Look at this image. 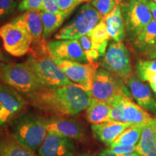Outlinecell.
Masks as SVG:
<instances>
[{
	"label": "cell",
	"instance_id": "6da1fadb",
	"mask_svg": "<svg viewBox=\"0 0 156 156\" xmlns=\"http://www.w3.org/2000/svg\"><path fill=\"white\" fill-rule=\"evenodd\" d=\"M24 96L34 108L58 118L80 114L87 109L91 101L88 93L73 83L56 88H44Z\"/></svg>",
	"mask_w": 156,
	"mask_h": 156
},
{
	"label": "cell",
	"instance_id": "7a4b0ae2",
	"mask_svg": "<svg viewBox=\"0 0 156 156\" xmlns=\"http://www.w3.org/2000/svg\"><path fill=\"white\" fill-rule=\"evenodd\" d=\"M29 53L25 63L34 72L46 88H56L71 83L56 64L46 40L44 39L38 44H34Z\"/></svg>",
	"mask_w": 156,
	"mask_h": 156
},
{
	"label": "cell",
	"instance_id": "3957f363",
	"mask_svg": "<svg viewBox=\"0 0 156 156\" xmlns=\"http://www.w3.org/2000/svg\"><path fill=\"white\" fill-rule=\"evenodd\" d=\"M47 122L48 119L36 113H24L12 120L9 132L20 143L35 152L42 145L48 133Z\"/></svg>",
	"mask_w": 156,
	"mask_h": 156
},
{
	"label": "cell",
	"instance_id": "277c9868",
	"mask_svg": "<svg viewBox=\"0 0 156 156\" xmlns=\"http://www.w3.org/2000/svg\"><path fill=\"white\" fill-rule=\"evenodd\" d=\"M0 80L24 95L46 88L26 63H0Z\"/></svg>",
	"mask_w": 156,
	"mask_h": 156
},
{
	"label": "cell",
	"instance_id": "5b68a950",
	"mask_svg": "<svg viewBox=\"0 0 156 156\" xmlns=\"http://www.w3.org/2000/svg\"><path fill=\"white\" fill-rule=\"evenodd\" d=\"M148 1L149 0H129L119 2L126 36L130 43L153 20Z\"/></svg>",
	"mask_w": 156,
	"mask_h": 156
},
{
	"label": "cell",
	"instance_id": "8992f818",
	"mask_svg": "<svg viewBox=\"0 0 156 156\" xmlns=\"http://www.w3.org/2000/svg\"><path fill=\"white\" fill-rule=\"evenodd\" d=\"M102 20V17L90 4L82 6L73 20L55 35L58 40H77L88 34Z\"/></svg>",
	"mask_w": 156,
	"mask_h": 156
},
{
	"label": "cell",
	"instance_id": "52a82bcc",
	"mask_svg": "<svg viewBox=\"0 0 156 156\" xmlns=\"http://www.w3.org/2000/svg\"><path fill=\"white\" fill-rule=\"evenodd\" d=\"M90 95L91 98L103 101L108 105L117 95H125L132 98L125 82L103 68H98L95 74Z\"/></svg>",
	"mask_w": 156,
	"mask_h": 156
},
{
	"label": "cell",
	"instance_id": "ba28073f",
	"mask_svg": "<svg viewBox=\"0 0 156 156\" xmlns=\"http://www.w3.org/2000/svg\"><path fill=\"white\" fill-rule=\"evenodd\" d=\"M101 68L118 76L125 82L132 75L131 53L123 41H112L99 63Z\"/></svg>",
	"mask_w": 156,
	"mask_h": 156
},
{
	"label": "cell",
	"instance_id": "9c48e42d",
	"mask_svg": "<svg viewBox=\"0 0 156 156\" xmlns=\"http://www.w3.org/2000/svg\"><path fill=\"white\" fill-rule=\"evenodd\" d=\"M0 38L5 49L11 55L20 57L29 53L33 38L24 27L9 23L0 28Z\"/></svg>",
	"mask_w": 156,
	"mask_h": 156
},
{
	"label": "cell",
	"instance_id": "30bf717a",
	"mask_svg": "<svg viewBox=\"0 0 156 156\" xmlns=\"http://www.w3.org/2000/svg\"><path fill=\"white\" fill-rule=\"evenodd\" d=\"M54 60L71 83L81 87L90 94L95 74L100 66L98 62L83 64L56 58H54Z\"/></svg>",
	"mask_w": 156,
	"mask_h": 156
},
{
	"label": "cell",
	"instance_id": "8fae6325",
	"mask_svg": "<svg viewBox=\"0 0 156 156\" xmlns=\"http://www.w3.org/2000/svg\"><path fill=\"white\" fill-rule=\"evenodd\" d=\"M27 103L14 88L0 85V127L19 116Z\"/></svg>",
	"mask_w": 156,
	"mask_h": 156
},
{
	"label": "cell",
	"instance_id": "7c38bea8",
	"mask_svg": "<svg viewBox=\"0 0 156 156\" xmlns=\"http://www.w3.org/2000/svg\"><path fill=\"white\" fill-rule=\"evenodd\" d=\"M76 153L75 141L54 132H48L38 149L40 156H74Z\"/></svg>",
	"mask_w": 156,
	"mask_h": 156
},
{
	"label": "cell",
	"instance_id": "4fadbf2b",
	"mask_svg": "<svg viewBox=\"0 0 156 156\" xmlns=\"http://www.w3.org/2000/svg\"><path fill=\"white\" fill-rule=\"evenodd\" d=\"M54 58L80 63H88L87 58L78 40H59L47 42Z\"/></svg>",
	"mask_w": 156,
	"mask_h": 156
},
{
	"label": "cell",
	"instance_id": "5bb4252c",
	"mask_svg": "<svg viewBox=\"0 0 156 156\" xmlns=\"http://www.w3.org/2000/svg\"><path fill=\"white\" fill-rule=\"evenodd\" d=\"M47 131L54 132L73 140L83 141L86 137L85 126L75 119L52 117L47 122Z\"/></svg>",
	"mask_w": 156,
	"mask_h": 156
},
{
	"label": "cell",
	"instance_id": "9a60e30c",
	"mask_svg": "<svg viewBox=\"0 0 156 156\" xmlns=\"http://www.w3.org/2000/svg\"><path fill=\"white\" fill-rule=\"evenodd\" d=\"M134 49L145 58L150 59L156 50V21H151L131 42Z\"/></svg>",
	"mask_w": 156,
	"mask_h": 156
},
{
	"label": "cell",
	"instance_id": "2e32d148",
	"mask_svg": "<svg viewBox=\"0 0 156 156\" xmlns=\"http://www.w3.org/2000/svg\"><path fill=\"white\" fill-rule=\"evenodd\" d=\"M130 90L132 96L135 99L138 105L147 110L156 112V101L145 84L135 75H132L125 81Z\"/></svg>",
	"mask_w": 156,
	"mask_h": 156
},
{
	"label": "cell",
	"instance_id": "e0dca14e",
	"mask_svg": "<svg viewBox=\"0 0 156 156\" xmlns=\"http://www.w3.org/2000/svg\"><path fill=\"white\" fill-rule=\"evenodd\" d=\"M24 27L30 33L33 38V44H37L44 40L43 38V23L41 11H28L15 17L11 21Z\"/></svg>",
	"mask_w": 156,
	"mask_h": 156
},
{
	"label": "cell",
	"instance_id": "ac0fdd59",
	"mask_svg": "<svg viewBox=\"0 0 156 156\" xmlns=\"http://www.w3.org/2000/svg\"><path fill=\"white\" fill-rule=\"evenodd\" d=\"M132 124L129 123H122L109 121L98 124H93V135L99 141L106 145L110 146L114 140L122 133L126 128Z\"/></svg>",
	"mask_w": 156,
	"mask_h": 156
},
{
	"label": "cell",
	"instance_id": "d6986e66",
	"mask_svg": "<svg viewBox=\"0 0 156 156\" xmlns=\"http://www.w3.org/2000/svg\"><path fill=\"white\" fill-rule=\"evenodd\" d=\"M123 108L125 123H129L132 125L144 126L153 120L151 115L145 108L133 102L130 97L124 98Z\"/></svg>",
	"mask_w": 156,
	"mask_h": 156
},
{
	"label": "cell",
	"instance_id": "ffe728a7",
	"mask_svg": "<svg viewBox=\"0 0 156 156\" xmlns=\"http://www.w3.org/2000/svg\"><path fill=\"white\" fill-rule=\"evenodd\" d=\"M106 25L111 39L114 41H123L126 38L125 26L119 3L110 14L102 19Z\"/></svg>",
	"mask_w": 156,
	"mask_h": 156
},
{
	"label": "cell",
	"instance_id": "44dd1931",
	"mask_svg": "<svg viewBox=\"0 0 156 156\" xmlns=\"http://www.w3.org/2000/svg\"><path fill=\"white\" fill-rule=\"evenodd\" d=\"M0 156H38L20 143L10 132L0 133Z\"/></svg>",
	"mask_w": 156,
	"mask_h": 156
},
{
	"label": "cell",
	"instance_id": "7402d4cb",
	"mask_svg": "<svg viewBox=\"0 0 156 156\" xmlns=\"http://www.w3.org/2000/svg\"><path fill=\"white\" fill-rule=\"evenodd\" d=\"M136 152L141 156H147L156 152V120L144 126L139 142L136 145Z\"/></svg>",
	"mask_w": 156,
	"mask_h": 156
},
{
	"label": "cell",
	"instance_id": "603a6c76",
	"mask_svg": "<svg viewBox=\"0 0 156 156\" xmlns=\"http://www.w3.org/2000/svg\"><path fill=\"white\" fill-rule=\"evenodd\" d=\"M110 105L103 101L91 98L86 109L87 119L92 124H98L110 121Z\"/></svg>",
	"mask_w": 156,
	"mask_h": 156
},
{
	"label": "cell",
	"instance_id": "cb8c5ba5",
	"mask_svg": "<svg viewBox=\"0 0 156 156\" xmlns=\"http://www.w3.org/2000/svg\"><path fill=\"white\" fill-rule=\"evenodd\" d=\"M69 15L64 12L51 13L41 11L43 23V38L46 40L59 28Z\"/></svg>",
	"mask_w": 156,
	"mask_h": 156
},
{
	"label": "cell",
	"instance_id": "d4e9b609",
	"mask_svg": "<svg viewBox=\"0 0 156 156\" xmlns=\"http://www.w3.org/2000/svg\"><path fill=\"white\" fill-rule=\"evenodd\" d=\"M88 34L94 48L98 51L101 57H103L106 54L108 41L111 39L104 21L102 20Z\"/></svg>",
	"mask_w": 156,
	"mask_h": 156
},
{
	"label": "cell",
	"instance_id": "484cf974",
	"mask_svg": "<svg viewBox=\"0 0 156 156\" xmlns=\"http://www.w3.org/2000/svg\"><path fill=\"white\" fill-rule=\"evenodd\" d=\"M144 126L130 125L120 134L112 144H119L127 146L136 145L140 140Z\"/></svg>",
	"mask_w": 156,
	"mask_h": 156
},
{
	"label": "cell",
	"instance_id": "4316f807",
	"mask_svg": "<svg viewBox=\"0 0 156 156\" xmlns=\"http://www.w3.org/2000/svg\"><path fill=\"white\" fill-rule=\"evenodd\" d=\"M136 72L142 81H147L148 77L156 74V58L140 60L136 63Z\"/></svg>",
	"mask_w": 156,
	"mask_h": 156
},
{
	"label": "cell",
	"instance_id": "83f0119b",
	"mask_svg": "<svg viewBox=\"0 0 156 156\" xmlns=\"http://www.w3.org/2000/svg\"><path fill=\"white\" fill-rule=\"evenodd\" d=\"M77 40L80 44L82 48H83L84 53L86 56L88 62H96L99 58L101 57L98 51L95 49L93 46L92 40H91L89 34L85 35Z\"/></svg>",
	"mask_w": 156,
	"mask_h": 156
},
{
	"label": "cell",
	"instance_id": "f1b7e54d",
	"mask_svg": "<svg viewBox=\"0 0 156 156\" xmlns=\"http://www.w3.org/2000/svg\"><path fill=\"white\" fill-rule=\"evenodd\" d=\"M119 3L116 0H93L91 5L95 7L101 17H105L110 14Z\"/></svg>",
	"mask_w": 156,
	"mask_h": 156
},
{
	"label": "cell",
	"instance_id": "f546056e",
	"mask_svg": "<svg viewBox=\"0 0 156 156\" xmlns=\"http://www.w3.org/2000/svg\"><path fill=\"white\" fill-rule=\"evenodd\" d=\"M43 0H23L19 4L17 9L20 12L41 11Z\"/></svg>",
	"mask_w": 156,
	"mask_h": 156
},
{
	"label": "cell",
	"instance_id": "4dcf8cb0",
	"mask_svg": "<svg viewBox=\"0 0 156 156\" xmlns=\"http://www.w3.org/2000/svg\"><path fill=\"white\" fill-rule=\"evenodd\" d=\"M86 2V0H58L60 12L70 15L78 5Z\"/></svg>",
	"mask_w": 156,
	"mask_h": 156
},
{
	"label": "cell",
	"instance_id": "1f68e13d",
	"mask_svg": "<svg viewBox=\"0 0 156 156\" xmlns=\"http://www.w3.org/2000/svg\"><path fill=\"white\" fill-rule=\"evenodd\" d=\"M16 7L15 0H0V19L12 14Z\"/></svg>",
	"mask_w": 156,
	"mask_h": 156
},
{
	"label": "cell",
	"instance_id": "d6a6232c",
	"mask_svg": "<svg viewBox=\"0 0 156 156\" xmlns=\"http://www.w3.org/2000/svg\"><path fill=\"white\" fill-rule=\"evenodd\" d=\"M41 11L51 13L60 12L58 0H43Z\"/></svg>",
	"mask_w": 156,
	"mask_h": 156
},
{
	"label": "cell",
	"instance_id": "836d02e7",
	"mask_svg": "<svg viewBox=\"0 0 156 156\" xmlns=\"http://www.w3.org/2000/svg\"><path fill=\"white\" fill-rule=\"evenodd\" d=\"M110 149L114 152L115 154H124L134 152L136 151V145L127 146L119 144H112L110 145Z\"/></svg>",
	"mask_w": 156,
	"mask_h": 156
},
{
	"label": "cell",
	"instance_id": "e575fe53",
	"mask_svg": "<svg viewBox=\"0 0 156 156\" xmlns=\"http://www.w3.org/2000/svg\"><path fill=\"white\" fill-rule=\"evenodd\" d=\"M147 81L151 85L152 89H153L154 93L156 95V74H154V75H151L150 77H148Z\"/></svg>",
	"mask_w": 156,
	"mask_h": 156
},
{
	"label": "cell",
	"instance_id": "d590c367",
	"mask_svg": "<svg viewBox=\"0 0 156 156\" xmlns=\"http://www.w3.org/2000/svg\"><path fill=\"white\" fill-rule=\"evenodd\" d=\"M148 4H149L150 8H151L153 18L156 21V3L155 2H153V0H149L148 1Z\"/></svg>",
	"mask_w": 156,
	"mask_h": 156
},
{
	"label": "cell",
	"instance_id": "8d00e7d4",
	"mask_svg": "<svg viewBox=\"0 0 156 156\" xmlns=\"http://www.w3.org/2000/svg\"><path fill=\"white\" fill-rule=\"evenodd\" d=\"M100 156H117L111 149H105L103 150L100 153Z\"/></svg>",
	"mask_w": 156,
	"mask_h": 156
},
{
	"label": "cell",
	"instance_id": "74e56055",
	"mask_svg": "<svg viewBox=\"0 0 156 156\" xmlns=\"http://www.w3.org/2000/svg\"><path fill=\"white\" fill-rule=\"evenodd\" d=\"M117 156H141V155H140L137 152L134 151V152H131V153H128L118 154Z\"/></svg>",
	"mask_w": 156,
	"mask_h": 156
},
{
	"label": "cell",
	"instance_id": "f35d334b",
	"mask_svg": "<svg viewBox=\"0 0 156 156\" xmlns=\"http://www.w3.org/2000/svg\"><path fill=\"white\" fill-rule=\"evenodd\" d=\"M9 60L8 58H7L5 56V55L2 54V51L0 50V63H8Z\"/></svg>",
	"mask_w": 156,
	"mask_h": 156
},
{
	"label": "cell",
	"instance_id": "ab89813d",
	"mask_svg": "<svg viewBox=\"0 0 156 156\" xmlns=\"http://www.w3.org/2000/svg\"><path fill=\"white\" fill-rule=\"evenodd\" d=\"M74 156H95L94 154H90V153H78L77 155H74Z\"/></svg>",
	"mask_w": 156,
	"mask_h": 156
},
{
	"label": "cell",
	"instance_id": "60d3db41",
	"mask_svg": "<svg viewBox=\"0 0 156 156\" xmlns=\"http://www.w3.org/2000/svg\"><path fill=\"white\" fill-rule=\"evenodd\" d=\"M154 58H156V50H155V51L153 54V55L151 56V57L150 59H154Z\"/></svg>",
	"mask_w": 156,
	"mask_h": 156
},
{
	"label": "cell",
	"instance_id": "b9f144b4",
	"mask_svg": "<svg viewBox=\"0 0 156 156\" xmlns=\"http://www.w3.org/2000/svg\"><path fill=\"white\" fill-rule=\"evenodd\" d=\"M147 156H156V152H154V153H150L149 155H147Z\"/></svg>",
	"mask_w": 156,
	"mask_h": 156
},
{
	"label": "cell",
	"instance_id": "7bdbcfd3",
	"mask_svg": "<svg viewBox=\"0 0 156 156\" xmlns=\"http://www.w3.org/2000/svg\"><path fill=\"white\" fill-rule=\"evenodd\" d=\"M118 2H125V1H129V0H116Z\"/></svg>",
	"mask_w": 156,
	"mask_h": 156
},
{
	"label": "cell",
	"instance_id": "ee69618b",
	"mask_svg": "<svg viewBox=\"0 0 156 156\" xmlns=\"http://www.w3.org/2000/svg\"><path fill=\"white\" fill-rule=\"evenodd\" d=\"M90 1H93V0H86L87 2H90Z\"/></svg>",
	"mask_w": 156,
	"mask_h": 156
},
{
	"label": "cell",
	"instance_id": "f6af8a7d",
	"mask_svg": "<svg viewBox=\"0 0 156 156\" xmlns=\"http://www.w3.org/2000/svg\"><path fill=\"white\" fill-rule=\"evenodd\" d=\"M153 2H155L156 3V0H153Z\"/></svg>",
	"mask_w": 156,
	"mask_h": 156
},
{
	"label": "cell",
	"instance_id": "bcb514c9",
	"mask_svg": "<svg viewBox=\"0 0 156 156\" xmlns=\"http://www.w3.org/2000/svg\"><path fill=\"white\" fill-rule=\"evenodd\" d=\"M155 120H156V118H155Z\"/></svg>",
	"mask_w": 156,
	"mask_h": 156
}]
</instances>
